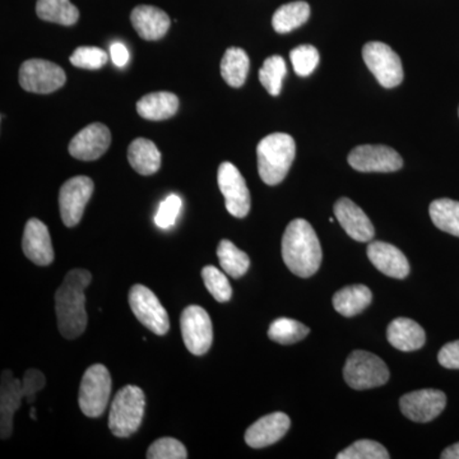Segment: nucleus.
Masks as SVG:
<instances>
[{"label": "nucleus", "mask_w": 459, "mask_h": 459, "mask_svg": "<svg viewBox=\"0 0 459 459\" xmlns=\"http://www.w3.org/2000/svg\"><path fill=\"white\" fill-rule=\"evenodd\" d=\"M179 110V99L171 92H153L143 96L137 102V111L147 120H166Z\"/></svg>", "instance_id": "5701e85b"}, {"label": "nucleus", "mask_w": 459, "mask_h": 459, "mask_svg": "<svg viewBox=\"0 0 459 459\" xmlns=\"http://www.w3.org/2000/svg\"><path fill=\"white\" fill-rule=\"evenodd\" d=\"M146 409V395L137 385H126L111 403L108 429L117 437H128L140 429Z\"/></svg>", "instance_id": "20e7f679"}, {"label": "nucleus", "mask_w": 459, "mask_h": 459, "mask_svg": "<svg viewBox=\"0 0 459 459\" xmlns=\"http://www.w3.org/2000/svg\"><path fill=\"white\" fill-rule=\"evenodd\" d=\"M250 60L246 50L240 48H230L226 50L221 62V75L229 86L238 89L246 83L249 74Z\"/></svg>", "instance_id": "a878e982"}, {"label": "nucleus", "mask_w": 459, "mask_h": 459, "mask_svg": "<svg viewBox=\"0 0 459 459\" xmlns=\"http://www.w3.org/2000/svg\"><path fill=\"white\" fill-rule=\"evenodd\" d=\"M443 459H459V443L448 446L440 455Z\"/></svg>", "instance_id": "79ce46f5"}, {"label": "nucleus", "mask_w": 459, "mask_h": 459, "mask_svg": "<svg viewBox=\"0 0 459 459\" xmlns=\"http://www.w3.org/2000/svg\"><path fill=\"white\" fill-rule=\"evenodd\" d=\"M129 305L135 318L157 336H165L170 329V319L159 298L148 287L134 285L129 291Z\"/></svg>", "instance_id": "6e6552de"}, {"label": "nucleus", "mask_w": 459, "mask_h": 459, "mask_svg": "<svg viewBox=\"0 0 459 459\" xmlns=\"http://www.w3.org/2000/svg\"><path fill=\"white\" fill-rule=\"evenodd\" d=\"M110 56L117 66L126 65L129 62V51L122 42H114L110 47Z\"/></svg>", "instance_id": "a19ab883"}, {"label": "nucleus", "mask_w": 459, "mask_h": 459, "mask_svg": "<svg viewBox=\"0 0 459 459\" xmlns=\"http://www.w3.org/2000/svg\"><path fill=\"white\" fill-rule=\"evenodd\" d=\"M23 255L36 265L47 267L54 261L49 229L40 220L31 219L26 223L22 238Z\"/></svg>", "instance_id": "f3484780"}, {"label": "nucleus", "mask_w": 459, "mask_h": 459, "mask_svg": "<svg viewBox=\"0 0 459 459\" xmlns=\"http://www.w3.org/2000/svg\"><path fill=\"white\" fill-rule=\"evenodd\" d=\"M148 459H186L188 451L184 444L174 437H161L151 444L147 451Z\"/></svg>", "instance_id": "c9c22d12"}, {"label": "nucleus", "mask_w": 459, "mask_h": 459, "mask_svg": "<svg viewBox=\"0 0 459 459\" xmlns=\"http://www.w3.org/2000/svg\"><path fill=\"white\" fill-rule=\"evenodd\" d=\"M368 258L377 271L395 280L409 276L410 263L398 247L385 241H373L368 247Z\"/></svg>", "instance_id": "aec40b11"}, {"label": "nucleus", "mask_w": 459, "mask_h": 459, "mask_svg": "<svg viewBox=\"0 0 459 459\" xmlns=\"http://www.w3.org/2000/svg\"><path fill=\"white\" fill-rule=\"evenodd\" d=\"M294 138L286 133H273L259 142L256 147L258 172L267 186H277L285 180L295 160Z\"/></svg>", "instance_id": "7ed1b4c3"}, {"label": "nucleus", "mask_w": 459, "mask_h": 459, "mask_svg": "<svg viewBox=\"0 0 459 459\" xmlns=\"http://www.w3.org/2000/svg\"><path fill=\"white\" fill-rule=\"evenodd\" d=\"M111 394V377L108 368L95 364L84 371L78 403L87 418H100L107 410Z\"/></svg>", "instance_id": "423d86ee"}, {"label": "nucleus", "mask_w": 459, "mask_h": 459, "mask_svg": "<svg viewBox=\"0 0 459 459\" xmlns=\"http://www.w3.org/2000/svg\"><path fill=\"white\" fill-rule=\"evenodd\" d=\"M45 385H47V379L40 370H27L22 379L23 394H25L27 403L32 404L36 400V394Z\"/></svg>", "instance_id": "58836bf2"}, {"label": "nucleus", "mask_w": 459, "mask_h": 459, "mask_svg": "<svg viewBox=\"0 0 459 459\" xmlns=\"http://www.w3.org/2000/svg\"><path fill=\"white\" fill-rule=\"evenodd\" d=\"M181 204H183L179 195H170L166 197L159 205V211L155 216L156 225L162 230L172 228L179 216Z\"/></svg>", "instance_id": "4c0bfd02"}, {"label": "nucleus", "mask_w": 459, "mask_h": 459, "mask_svg": "<svg viewBox=\"0 0 459 459\" xmlns=\"http://www.w3.org/2000/svg\"><path fill=\"white\" fill-rule=\"evenodd\" d=\"M349 164L361 172H394L402 169L403 160L394 148L364 144L350 152Z\"/></svg>", "instance_id": "ddd939ff"}, {"label": "nucleus", "mask_w": 459, "mask_h": 459, "mask_svg": "<svg viewBox=\"0 0 459 459\" xmlns=\"http://www.w3.org/2000/svg\"><path fill=\"white\" fill-rule=\"evenodd\" d=\"M334 214L344 231L353 240L360 241V243L373 240L374 235H376L373 223L367 213L358 204H353L351 199H338L334 204Z\"/></svg>", "instance_id": "a211bd4d"}, {"label": "nucleus", "mask_w": 459, "mask_h": 459, "mask_svg": "<svg viewBox=\"0 0 459 459\" xmlns=\"http://www.w3.org/2000/svg\"><path fill=\"white\" fill-rule=\"evenodd\" d=\"M93 189L95 184L89 177H74L63 184L59 192V208L66 228H74L81 222Z\"/></svg>", "instance_id": "f8f14e48"}, {"label": "nucleus", "mask_w": 459, "mask_h": 459, "mask_svg": "<svg viewBox=\"0 0 459 459\" xmlns=\"http://www.w3.org/2000/svg\"><path fill=\"white\" fill-rule=\"evenodd\" d=\"M36 13L41 20L62 26H74L80 20V11L71 0H38Z\"/></svg>", "instance_id": "bb28decb"}, {"label": "nucleus", "mask_w": 459, "mask_h": 459, "mask_svg": "<svg viewBox=\"0 0 459 459\" xmlns=\"http://www.w3.org/2000/svg\"><path fill=\"white\" fill-rule=\"evenodd\" d=\"M202 279L214 300L219 303H228L232 298V287L230 285L226 274L222 273L219 268L213 267V265H205L202 270Z\"/></svg>", "instance_id": "473e14b6"}, {"label": "nucleus", "mask_w": 459, "mask_h": 459, "mask_svg": "<svg viewBox=\"0 0 459 459\" xmlns=\"http://www.w3.org/2000/svg\"><path fill=\"white\" fill-rule=\"evenodd\" d=\"M181 336L190 353L202 356L210 351L213 341L212 322L204 307L189 305L181 313Z\"/></svg>", "instance_id": "1a4fd4ad"}, {"label": "nucleus", "mask_w": 459, "mask_h": 459, "mask_svg": "<svg viewBox=\"0 0 459 459\" xmlns=\"http://www.w3.org/2000/svg\"><path fill=\"white\" fill-rule=\"evenodd\" d=\"M23 394L22 380L17 379L11 370L2 373L0 382V437L8 439L13 433V416L20 409Z\"/></svg>", "instance_id": "dca6fc26"}, {"label": "nucleus", "mask_w": 459, "mask_h": 459, "mask_svg": "<svg viewBox=\"0 0 459 459\" xmlns=\"http://www.w3.org/2000/svg\"><path fill=\"white\" fill-rule=\"evenodd\" d=\"M458 113H459V110H458Z\"/></svg>", "instance_id": "37998d69"}, {"label": "nucleus", "mask_w": 459, "mask_h": 459, "mask_svg": "<svg viewBox=\"0 0 459 459\" xmlns=\"http://www.w3.org/2000/svg\"><path fill=\"white\" fill-rule=\"evenodd\" d=\"M65 81V72L56 63L31 59L21 65L20 84L29 92L51 93L62 89Z\"/></svg>", "instance_id": "9b49d317"}, {"label": "nucleus", "mask_w": 459, "mask_h": 459, "mask_svg": "<svg viewBox=\"0 0 459 459\" xmlns=\"http://www.w3.org/2000/svg\"><path fill=\"white\" fill-rule=\"evenodd\" d=\"M282 258L290 271L301 279H309L322 264V247L313 226L296 219L287 225L282 238Z\"/></svg>", "instance_id": "f03ea898"}, {"label": "nucleus", "mask_w": 459, "mask_h": 459, "mask_svg": "<svg viewBox=\"0 0 459 459\" xmlns=\"http://www.w3.org/2000/svg\"><path fill=\"white\" fill-rule=\"evenodd\" d=\"M402 413L415 422H430L443 412L446 397L437 389H421L411 392L401 398Z\"/></svg>", "instance_id": "4468645a"}, {"label": "nucleus", "mask_w": 459, "mask_h": 459, "mask_svg": "<svg viewBox=\"0 0 459 459\" xmlns=\"http://www.w3.org/2000/svg\"><path fill=\"white\" fill-rule=\"evenodd\" d=\"M373 300L370 289L365 285L343 287L333 296V307L341 316L351 318L364 312Z\"/></svg>", "instance_id": "393cba45"}, {"label": "nucleus", "mask_w": 459, "mask_h": 459, "mask_svg": "<svg viewBox=\"0 0 459 459\" xmlns=\"http://www.w3.org/2000/svg\"><path fill=\"white\" fill-rule=\"evenodd\" d=\"M291 427V420L283 412L263 416L247 428L246 442L252 448L261 449L280 442Z\"/></svg>", "instance_id": "6ab92c4d"}, {"label": "nucleus", "mask_w": 459, "mask_h": 459, "mask_svg": "<svg viewBox=\"0 0 459 459\" xmlns=\"http://www.w3.org/2000/svg\"><path fill=\"white\" fill-rule=\"evenodd\" d=\"M92 276L87 270H72L56 292L57 327L66 340H75L86 331V292Z\"/></svg>", "instance_id": "f257e3e1"}, {"label": "nucleus", "mask_w": 459, "mask_h": 459, "mask_svg": "<svg viewBox=\"0 0 459 459\" xmlns=\"http://www.w3.org/2000/svg\"><path fill=\"white\" fill-rule=\"evenodd\" d=\"M431 221L437 229L459 238V202L453 199H437L429 208Z\"/></svg>", "instance_id": "c85d7f7f"}, {"label": "nucleus", "mask_w": 459, "mask_h": 459, "mask_svg": "<svg viewBox=\"0 0 459 459\" xmlns=\"http://www.w3.org/2000/svg\"><path fill=\"white\" fill-rule=\"evenodd\" d=\"M388 342L403 352L416 351L427 342L424 328L409 318H397L386 328Z\"/></svg>", "instance_id": "4be33fe9"}, {"label": "nucleus", "mask_w": 459, "mask_h": 459, "mask_svg": "<svg viewBox=\"0 0 459 459\" xmlns=\"http://www.w3.org/2000/svg\"><path fill=\"white\" fill-rule=\"evenodd\" d=\"M217 256L222 270L232 279H240L249 270V256L230 240H221L217 247Z\"/></svg>", "instance_id": "c756f323"}, {"label": "nucleus", "mask_w": 459, "mask_h": 459, "mask_svg": "<svg viewBox=\"0 0 459 459\" xmlns=\"http://www.w3.org/2000/svg\"><path fill=\"white\" fill-rule=\"evenodd\" d=\"M437 361L446 369L459 370V341L446 343L440 350Z\"/></svg>", "instance_id": "ea45409f"}, {"label": "nucleus", "mask_w": 459, "mask_h": 459, "mask_svg": "<svg viewBox=\"0 0 459 459\" xmlns=\"http://www.w3.org/2000/svg\"><path fill=\"white\" fill-rule=\"evenodd\" d=\"M220 190L225 198L226 210L237 219L247 216L252 205L247 181L231 162H222L217 172Z\"/></svg>", "instance_id": "9d476101"}, {"label": "nucleus", "mask_w": 459, "mask_h": 459, "mask_svg": "<svg viewBox=\"0 0 459 459\" xmlns=\"http://www.w3.org/2000/svg\"><path fill=\"white\" fill-rule=\"evenodd\" d=\"M72 65L77 66V68L95 69L102 68L108 63V53L105 50L100 49L95 47H82L78 48L74 51L71 57Z\"/></svg>", "instance_id": "e433bc0d"}, {"label": "nucleus", "mask_w": 459, "mask_h": 459, "mask_svg": "<svg viewBox=\"0 0 459 459\" xmlns=\"http://www.w3.org/2000/svg\"><path fill=\"white\" fill-rule=\"evenodd\" d=\"M388 451L374 440H358L337 455V459H388Z\"/></svg>", "instance_id": "72a5a7b5"}, {"label": "nucleus", "mask_w": 459, "mask_h": 459, "mask_svg": "<svg viewBox=\"0 0 459 459\" xmlns=\"http://www.w3.org/2000/svg\"><path fill=\"white\" fill-rule=\"evenodd\" d=\"M362 57L377 82L385 89H394L403 81L401 57L385 42H368L362 49Z\"/></svg>", "instance_id": "0eeeda50"}, {"label": "nucleus", "mask_w": 459, "mask_h": 459, "mask_svg": "<svg viewBox=\"0 0 459 459\" xmlns=\"http://www.w3.org/2000/svg\"><path fill=\"white\" fill-rule=\"evenodd\" d=\"M343 377L352 389L367 391L385 385L389 379V369L379 356L358 350L347 358Z\"/></svg>", "instance_id": "39448f33"}, {"label": "nucleus", "mask_w": 459, "mask_h": 459, "mask_svg": "<svg viewBox=\"0 0 459 459\" xmlns=\"http://www.w3.org/2000/svg\"><path fill=\"white\" fill-rule=\"evenodd\" d=\"M309 17L310 7L307 2L299 0V2L287 3L274 12L272 26L274 31L279 33L291 32L303 26Z\"/></svg>", "instance_id": "cd10ccee"}, {"label": "nucleus", "mask_w": 459, "mask_h": 459, "mask_svg": "<svg viewBox=\"0 0 459 459\" xmlns=\"http://www.w3.org/2000/svg\"><path fill=\"white\" fill-rule=\"evenodd\" d=\"M295 74L307 77L316 71L319 65V51L313 45H300L290 53Z\"/></svg>", "instance_id": "f704fd0d"}, {"label": "nucleus", "mask_w": 459, "mask_h": 459, "mask_svg": "<svg viewBox=\"0 0 459 459\" xmlns=\"http://www.w3.org/2000/svg\"><path fill=\"white\" fill-rule=\"evenodd\" d=\"M129 164L138 174L153 175L161 168V153L152 141L137 138L128 148Z\"/></svg>", "instance_id": "b1692460"}, {"label": "nucleus", "mask_w": 459, "mask_h": 459, "mask_svg": "<svg viewBox=\"0 0 459 459\" xmlns=\"http://www.w3.org/2000/svg\"><path fill=\"white\" fill-rule=\"evenodd\" d=\"M286 74L285 59L280 56H270L263 63L261 71H259V81L270 95L279 96Z\"/></svg>", "instance_id": "2f4dec72"}, {"label": "nucleus", "mask_w": 459, "mask_h": 459, "mask_svg": "<svg viewBox=\"0 0 459 459\" xmlns=\"http://www.w3.org/2000/svg\"><path fill=\"white\" fill-rule=\"evenodd\" d=\"M132 25L143 40L157 41L170 29V18L162 9L152 5H138L131 14Z\"/></svg>", "instance_id": "412c9836"}, {"label": "nucleus", "mask_w": 459, "mask_h": 459, "mask_svg": "<svg viewBox=\"0 0 459 459\" xmlns=\"http://www.w3.org/2000/svg\"><path fill=\"white\" fill-rule=\"evenodd\" d=\"M310 329L303 323L295 319L279 318L271 323L268 337L273 342L292 344L304 340L309 334Z\"/></svg>", "instance_id": "7c9ffc66"}, {"label": "nucleus", "mask_w": 459, "mask_h": 459, "mask_svg": "<svg viewBox=\"0 0 459 459\" xmlns=\"http://www.w3.org/2000/svg\"><path fill=\"white\" fill-rule=\"evenodd\" d=\"M111 143L110 131L101 123H93L74 135L69 153L81 161H93L104 155Z\"/></svg>", "instance_id": "2eb2a0df"}]
</instances>
